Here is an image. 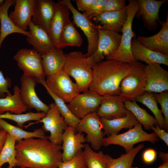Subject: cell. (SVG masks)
<instances>
[{
    "label": "cell",
    "mask_w": 168,
    "mask_h": 168,
    "mask_svg": "<svg viewBox=\"0 0 168 168\" xmlns=\"http://www.w3.org/2000/svg\"><path fill=\"white\" fill-rule=\"evenodd\" d=\"M16 166L20 168H58L62 161V146L48 138H30L16 142Z\"/></svg>",
    "instance_id": "1"
},
{
    "label": "cell",
    "mask_w": 168,
    "mask_h": 168,
    "mask_svg": "<svg viewBox=\"0 0 168 168\" xmlns=\"http://www.w3.org/2000/svg\"><path fill=\"white\" fill-rule=\"evenodd\" d=\"M92 79L89 90L101 96H118L123 78L130 72L129 63L113 59L102 61L92 67Z\"/></svg>",
    "instance_id": "2"
},
{
    "label": "cell",
    "mask_w": 168,
    "mask_h": 168,
    "mask_svg": "<svg viewBox=\"0 0 168 168\" xmlns=\"http://www.w3.org/2000/svg\"><path fill=\"white\" fill-rule=\"evenodd\" d=\"M63 70L75 80L79 91L89 90L92 79V66L85 54L80 51L65 54Z\"/></svg>",
    "instance_id": "3"
},
{
    "label": "cell",
    "mask_w": 168,
    "mask_h": 168,
    "mask_svg": "<svg viewBox=\"0 0 168 168\" xmlns=\"http://www.w3.org/2000/svg\"><path fill=\"white\" fill-rule=\"evenodd\" d=\"M131 69L120 85V96L124 101H135L145 92L146 84V65L138 61L129 63Z\"/></svg>",
    "instance_id": "4"
},
{
    "label": "cell",
    "mask_w": 168,
    "mask_h": 168,
    "mask_svg": "<svg viewBox=\"0 0 168 168\" xmlns=\"http://www.w3.org/2000/svg\"><path fill=\"white\" fill-rule=\"evenodd\" d=\"M126 6L127 18L122 28V34L120 46L115 53L105 58L106 59H113L128 63L136 61L131 53V43L135 36L132 30V23L139 5L137 0H129Z\"/></svg>",
    "instance_id": "5"
},
{
    "label": "cell",
    "mask_w": 168,
    "mask_h": 168,
    "mask_svg": "<svg viewBox=\"0 0 168 168\" xmlns=\"http://www.w3.org/2000/svg\"><path fill=\"white\" fill-rule=\"evenodd\" d=\"M159 140V138L154 132L147 133L142 129V124L139 123L124 133L105 137L103 145L105 147L112 144L120 145L124 148L127 153L131 151L134 145L137 143L148 141L154 144Z\"/></svg>",
    "instance_id": "6"
},
{
    "label": "cell",
    "mask_w": 168,
    "mask_h": 168,
    "mask_svg": "<svg viewBox=\"0 0 168 168\" xmlns=\"http://www.w3.org/2000/svg\"><path fill=\"white\" fill-rule=\"evenodd\" d=\"M46 77V80L41 81L53 94L65 103H69L80 93L76 84L72 82L63 69Z\"/></svg>",
    "instance_id": "7"
},
{
    "label": "cell",
    "mask_w": 168,
    "mask_h": 168,
    "mask_svg": "<svg viewBox=\"0 0 168 168\" xmlns=\"http://www.w3.org/2000/svg\"><path fill=\"white\" fill-rule=\"evenodd\" d=\"M49 106V110L44 117L39 121L30 123L25 127L26 128L32 124L42 123L41 128L44 131L50 133V135L48 136V140L55 144L61 145L63 133L68 126L55 103H51Z\"/></svg>",
    "instance_id": "8"
},
{
    "label": "cell",
    "mask_w": 168,
    "mask_h": 168,
    "mask_svg": "<svg viewBox=\"0 0 168 168\" xmlns=\"http://www.w3.org/2000/svg\"><path fill=\"white\" fill-rule=\"evenodd\" d=\"M61 1L67 5L72 14L74 24L81 29L86 37L88 44L87 52L85 54L88 58L91 57L96 51L99 41V34L96 26L84 13L77 10L70 0Z\"/></svg>",
    "instance_id": "9"
},
{
    "label": "cell",
    "mask_w": 168,
    "mask_h": 168,
    "mask_svg": "<svg viewBox=\"0 0 168 168\" xmlns=\"http://www.w3.org/2000/svg\"><path fill=\"white\" fill-rule=\"evenodd\" d=\"M19 68L25 75L45 81L41 55L34 50L26 48L19 49L13 56Z\"/></svg>",
    "instance_id": "10"
},
{
    "label": "cell",
    "mask_w": 168,
    "mask_h": 168,
    "mask_svg": "<svg viewBox=\"0 0 168 168\" xmlns=\"http://www.w3.org/2000/svg\"><path fill=\"white\" fill-rule=\"evenodd\" d=\"M99 34L97 49L88 58L91 65L103 61L105 58L111 55L117 51L120 46L122 35L118 32L102 29L96 26Z\"/></svg>",
    "instance_id": "11"
},
{
    "label": "cell",
    "mask_w": 168,
    "mask_h": 168,
    "mask_svg": "<svg viewBox=\"0 0 168 168\" xmlns=\"http://www.w3.org/2000/svg\"><path fill=\"white\" fill-rule=\"evenodd\" d=\"M102 129L100 117L96 112H94L81 119L75 130L78 133H86V142L91 143V147L93 150H98L103 145L106 135Z\"/></svg>",
    "instance_id": "12"
},
{
    "label": "cell",
    "mask_w": 168,
    "mask_h": 168,
    "mask_svg": "<svg viewBox=\"0 0 168 168\" xmlns=\"http://www.w3.org/2000/svg\"><path fill=\"white\" fill-rule=\"evenodd\" d=\"M101 98L102 96L89 90L77 95L67 105L72 114L81 119L90 114L97 112Z\"/></svg>",
    "instance_id": "13"
},
{
    "label": "cell",
    "mask_w": 168,
    "mask_h": 168,
    "mask_svg": "<svg viewBox=\"0 0 168 168\" xmlns=\"http://www.w3.org/2000/svg\"><path fill=\"white\" fill-rule=\"evenodd\" d=\"M38 83L35 77L23 74L20 79L21 99L27 110L35 109L37 112L46 113L49 110V106L40 99L35 91V88Z\"/></svg>",
    "instance_id": "14"
},
{
    "label": "cell",
    "mask_w": 168,
    "mask_h": 168,
    "mask_svg": "<svg viewBox=\"0 0 168 168\" xmlns=\"http://www.w3.org/2000/svg\"><path fill=\"white\" fill-rule=\"evenodd\" d=\"M145 72V91L159 93L168 91V72L160 64L153 63L146 65Z\"/></svg>",
    "instance_id": "15"
},
{
    "label": "cell",
    "mask_w": 168,
    "mask_h": 168,
    "mask_svg": "<svg viewBox=\"0 0 168 168\" xmlns=\"http://www.w3.org/2000/svg\"><path fill=\"white\" fill-rule=\"evenodd\" d=\"M139 8L135 16L142 18L144 26L150 30H155L160 21L159 16L160 9L166 0H137Z\"/></svg>",
    "instance_id": "16"
},
{
    "label": "cell",
    "mask_w": 168,
    "mask_h": 168,
    "mask_svg": "<svg viewBox=\"0 0 168 168\" xmlns=\"http://www.w3.org/2000/svg\"><path fill=\"white\" fill-rule=\"evenodd\" d=\"M128 111L120 96L105 95L102 96L96 113L100 118L111 119L124 117Z\"/></svg>",
    "instance_id": "17"
},
{
    "label": "cell",
    "mask_w": 168,
    "mask_h": 168,
    "mask_svg": "<svg viewBox=\"0 0 168 168\" xmlns=\"http://www.w3.org/2000/svg\"><path fill=\"white\" fill-rule=\"evenodd\" d=\"M75 131L72 127L68 126L63 133L62 146L63 161L71 160L84 147L85 138L82 133L75 134Z\"/></svg>",
    "instance_id": "18"
},
{
    "label": "cell",
    "mask_w": 168,
    "mask_h": 168,
    "mask_svg": "<svg viewBox=\"0 0 168 168\" xmlns=\"http://www.w3.org/2000/svg\"><path fill=\"white\" fill-rule=\"evenodd\" d=\"M54 14L50 23L48 34L57 47L63 30L70 20V11L61 0L54 2Z\"/></svg>",
    "instance_id": "19"
},
{
    "label": "cell",
    "mask_w": 168,
    "mask_h": 168,
    "mask_svg": "<svg viewBox=\"0 0 168 168\" xmlns=\"http://www.w3.org/2000/svg\"><path fill=\"white\" fill-rule=\"evenodd\" d=\"M35 0H15V8L9 17L14 24L21 30L26 31L31 22Z\"/></svg>",
    "instance_id": "20"
},
{
    "label": "cell",
    "mask_w": 168,
    "mask_h": 168,
    "mask_svg": "<svg viewBox=\"0 0 168 168\" xmlns=\"http://www.w3.org/2000/svg\"><path fill=\"white\" fill-rule=\"evenodd\" d=\"M160 31L149 36H139L136 39L145 47L152 50L168 55V13L166 21H159Z\"/></svg>",
    "instance_id": "21"
},
{
    "label": "cell",
    "mask_w": 168,
    "mask_h": 168,
    "mask_svg": "<svg viewBox=\"0 0 168 168\" xmlns=\"http://www.w3.org/2000/svg\"><path fill=\"white\" fill-rule=\"evenodd\" d=\"M54 1L35 0L31 22L48 33L49 26L54 12Z\"/></svg>",
    "instance_id": "22"
},
{
    "label": "cell",
    "mask_w": 168,
    "mask_h": 168,
    "mask_svg": "<svg viewBox=\"0 0 168 168\" xmlns=\"http://www.w3.org/2000/svg\"><path fill=\"white\" fill-rule=\"evenodd\" d=\"M127 6V5H126ZM126 6L120 10L104 12L94 16L92 19L97 23V26L102 29L121 31L122 27L127 18Z\"/></svg>",
    "instance_id": "23"
},
{
    "label": "cell",
    "mask_w": 168,
    "mask_h": 168,
    "mask_svg": "<svg viewBox=\"0 0 168 168\" xmlns=\"http://www.w3.org/2000/svg\"><path fill=\"white\" fill-rule=\"evenodd\" d=\"M28 28L31 33L30 36L27 37L28 43L32 45L33 49L43 55L57 48L48 33L41 28L30 22Z\"/></svg>",
    "instance_id": "24"
},
{
    "label": "cell",
    "mask_w": 168,
    "mask_h": 168,
    "mask_svg": "<svg viewBox=\"0 0 168 168\" xmlns=\"http://www.w3.org/2000/svg\"><path fill=\"white\" fill-rule=\"evenodd\" d=\"M131 51L133 58L136 61L144 62L147 65L156 63L168 66V55L149 49L136 39L132 40Z\"/></svg>",
    "instance_id": "25"
},
{
    "label": "cell",
    "mask_w": 168,
    "mask_h": 168,
    "mask_svg": "<svg viewBox=\"0 0 168 168\" xmlns=\"http://www.w3.org/2000/svg\"><path fill=\"white\" fill-rule=\"evenodd\" d=\"M15 4V0H6L0 6V49L2 42L8 35L14 33H18L29 37L30 31L20 29L15 26L9 17L8 11L10 7Z\"/></svg>",
    "instance_id": "26"
},
{
    "label": "cell",
    "mask_w": 168,
    "mask_h": 168,
    "mask_svg": "<svg viewBox=\"0 0 168 168\" xmlns=\"http://www.w3.org/2000/svg\"><path fill=\"white\" fill-rule=\"evenodd\" d=\"M100 120L107 137L118 134L123 128H132L139 123L134 115L129 110L124 117L111 119L100 118Z\"/></svg>",
    "instance_id": "27"
},
{
    "label": "cell",
    "mask_w": 168,
    "mask_h": 168,
    "mask_svg": "<svg viewBox=\"0 0 168 168\" xmlns=\"http://www.w3.org/2000/svg\"><path fill=\"white\" fill-rule=\"evenodd\" d=\"M43 68L46 76L54 74L63 69L66 60L62 49L56 48L41 55Z\"/></svg>",
    "instance_id": "28"
},
{
    "label": "cell",
    "mask_w": 168,
    "mask_h": 168,
    "mask_svg": "<svg viewBox=\"0 0 168 168\" xmlns=\"http://www.w3.org/2000/svg\"><path fill=\"white\" fill-rule=\"evenodd\" d=\"M13 94H7L4 98H0V114L6 112L19 114L26 111L27 109L23 104L20 97V87L15 85L13 89Z\"/></svg>",
    "instance_id": "29"
},
{
    "label": "cell",
    "mask_w": 168,
    "mask_h": 168,
    "mask_svg": "<svg viewBox=\"0 0 168 168\" xmlns=\"http://www.w3.org/2000/svg\"><path fill=\"white\" fill-rule=\"evenodd\" d=\"M83 155L87 168H108L113 158L102 151L98 152L94 150L88 143L84 144Z\"/></svg>",
    "instance_id": "30"
},
{
    "label": "cell",
    "mask_w": 168,
    "mask_h": 168,
    "mask_svg": "<svg viewBox=\"0 0 168 168\" xmlns=\"http://www.w3.org/2000/svg\"><path fill=\"white\" fill-rule=\"evenodd\" d=\"M83 42L82 38L76 29L74 24L70 20L63 28L57 48L62 49L66 47H80Z\"/></svg>",
    "instance_id": "31"
},
{
    "label": "cell",
    "mask_w": 168,
    "mask_h": 168,
    "mask_svg": "<svg viewBox=\"0 0 168 168\" xmlns=\"http://www.w3.org/2000/svg\"><path fill=\"white\" fill-rule=\"evenodd\" d=\"M0 128L5 130L16 140V142L30 138H48L42 128L36 129L32 132L25 131L17 126L12 125L0 119Z\"/></svg>",
    "instance_id": "32"
},
{
    "label": "cell",
    "mask_w": 168,
    "mask_h": 168,
    "mask_svg": "<svg viewBox=\"0 0 168 168\" xmlns=\"http://www.w3.org/2000/svg\"><path fill=\"white\" fill-rule=\"evenodd\" d=\"M126 109L134 115L138 122L142 125L146 130H150L154 126L158 125L156 119L141 107L135 101H124Z\"/></svg>",
    "instance_id": "33"
},
{
    "label": "cell",
    "mask_w": 168,
    "mask_h": 168,
    "mask_svg": "<svg viewBox=\"0 0 168 168\" xmlns=\"http://www.w3.org/2000/svg\"><path fill=\"white\" fill-rule=\"evenodd\" d=\"M38 82L42 85L46 90L48 93L52 98L54 103L61 115L63 117L64 121L68 126L72 127L75 130L77 126L81 119L75 117L67 105L62 100L53 94L41 81L37 80Z\"/></svg>",
    "instance_id": "34"
},
{
    "label": "cell",
    "mask_w": 168,
    "mask_h": 168,
    "mask_svg": "<svg viewBox=\"0 0 168 168\" xmlns=\"http://www.w3.org/2000/svg\"><path fill=\"white\" fill-rule=\"evenodd\" d=\"M16 142L15 138L7 133L4 146L0 153V168L6 163L9 165L7 168H14L16 166Z\"/></svg>",
    "instance_id": "35"
},
{
    "label": "cell",
    "mask_w": 168,
    "mask_h": 168,
    "mask_svg": "<svg viewBox=\"0 0 168 168\" xmlns=\"http://www.w3.org/2000/svg\"><path fill=\"white\" fill-rule=\"evenodd\" d=\"M135 101L141 103L147 107L154 115L159 127L164 129V118L161 110L158 108L154 93L145 91L142 95L137 97Z\"/></svg>",
    "instance_id": "36"
},
{
    "label": "cell",
    "mask_w": 168,
    "mask_h": 168,
    "mask_svg": "<svg viewBox=\"0 0 168 168\" xmlns=\"http://www.w3.org/2000/svg\"><path fill=\"white\" fill-rule=\"evenodd\" d=\"M46 114V113L44 112H29L24 114H16L7 112L0 114V119L12 120L16 123L17 127L22 128L25 123L32 120L39 121L44 117Z\"/></svg>",
    "instance_id": "37"
},
{
    "label": "cell",
    "mask_w": 168,
    "mask_h": 168,
    "mask_svg": "<svg viewBox=\"0 0 168 168\" xmlns=\"http://www.w3.org/2000/svg\"><path fill=\"white\" fill-rule=\"evenodd\" d=\"M144 147V144H140L129 152L121 155L119 157L113 158L108 168H131L136 156Z\"/></svg>",
    "instance_id": "38"
},
{
    "label": "cell",
    "mask_w": 168,
    "mask_h": 168,
    "mask_svg": "<svg viewBox=\"0 0 168 168\" xmlns=\"http://www.w3.org/2000/svg\"><path fill=\"white\" fill-rule=\"evenodd\" d=\"M155 99L159 103L161 111L163 115L165 125L164 130H168V91H165L159 93H154Z\"/></svg>",
    "instance_id": "39"
},
{
    "label": "cell",
    "mask_w": 168,
    "mask_h": 168,
    "mask_svg": "<svg viewBox=\"0 0 168 168\" xmlns=\"http://www.w3.org/2000/svg\"><path fill=\"white\" fill-rule=\"evenodd\" d=\"M58 168H87L83 151H79L69 161H62L59 164Z\"/></svg>",
    "instance_id": "40"
},
{
    "label": "cell",
    "mask_w": 168,
    "mask_h": 168,
    "mask_svg": "<svg viewBox=\"0 0 168 168\" xmlns=\"http://www.w3.org/2000/svg\"><path fill=\"white\" fill-rule=\"evenodd\" d=\"M107 0H96L84 14L89 19L104 12V9Z\"/></svg>",
    "instance_id": "41"
},
{
    "label": "cell",
    "mask_w": 168,
    "mask_h": 168,
    "mask_svg": "<svg viewBox=\"0 0 168 168\" xmlns=\"http://www.w3.org/2000/svg\"><path fill=\"white\" fill-rule=\"evenodd\" d=\"M126 6L125 0H107L104 12L119 11Z\"/></svg>",
    "instance_id": "42"
},
{
    "label": "cell",
    "mask_w": 168,
    "mask_h": 168,
    "mask_svg": "<svg viewBox=\"0 0 168 168\" xmlns=\"http://www.w3.org/2000/svg\"><path fill=\"white\" fill-rule=\"evenodd\" d=\"M12 81L8 77H5L1 71H0V98L5 97V94L10 93L9 90L12 85Z\"/></svg>",
    "instance_id": "43"
},
{
    "label": "cell",
    "mask_w": 168,
    "mask_h": 168,
    "mask_svg": "<svg viewBox=\"0 0 168 168\" xmlns=\"http://www.w3.org/2000/svg\"><path fill=\"white\" fill-rule=\"evenodd\" d=\"M156 156V152L155 150L148 149L146 150L143 154V160L145 163H151L155 161Z\"/></svg>",
    "instance_id": "44"
},
{
    "label": "cell",
    "mask_w": 168,
    "mask_h": 168,
    "mask_svg": "<svg viewBox=\"0 0 168 168\" xmlns=\"http://www.w3.org/2000/svg\"><path fill=\"white\" fill-rule=\"evenodd\" d=\"M96 0H77L76 4L79 11L85 12Z\"/></svg>",
    "instance_id": "45"
},
{
    "label": "cell",
    "mask_w": 168,
    "mask_h": 168,
    "mask_svg": "<svg viewBox=\"0 0 168 168\" xmlns=\"http://www.w3.org/2000/svg\"><path fill=\"white\" fill-rule=\"evenodd\" d=\"M151 129L153 130L159 138L162 140L168 146V133L164 129L161 128L158 125L152 127Z\"/></svg>",
    "instance_id": "46"
},
{
    "label": "cell",
    "mask_w": 168,
    "mask_h": 168,
    "mask_svg": "<svg viewBox=\"0 0 168 168\" xmlns=\"http://www.w3.org/2000/svg\"><path fill=\"white\" fill-rule=\"evenodd\" d=\"M7 133L4 130L0 128V153L5 142Z\"/></svg>",
    "instance_id": "47"
},
{
    "label": "cell",
    "mask_w": 168,
    "mask_h": 168,
    "mask_svg": "<svg viewBox=\"0 0 168 168\" xmlns=\"http://www.w3.org/2000/svg\"><path fill=\"white\" fill-rule=\"evenodd\" d=\"M159 156L163 162L168 161V153L160 152L159 153Z\"/></svg>",
    "instance_id": "48"
},
{
    "label": "cell",
    "mask_w": 168,
    "mask_h": 168,
    "mask_svg": "<svg viewBox=\"0 0 168 168\" xmlns=\"http://www.w3.org/2000/svg\"><path fill=\"white\" fill-rule=\"evenodd\" d=\"M156 168H168V161L163 162L161 165Z\"/></svg>",
    "instance_id": "49"
},
{
    "label": "cell",
    "mask_w": 168,
    "mask_h": 168,
    "mask_svg": "<svg viewBox=\"0 0 168 168\" xmlns=\"http://www.w3.org/2000/svg\"><path fill=\"white\" fill-rule=\"evenodd\" d=\"M4 1L3 0H0V6H2L4 3Z\"/></svg>",
    "instance_id": "50"
},
{
    "label": "cell",
    "mask_w": 168,
    "mask_h": 168,
    "mask_svg": "<svg viewBox=\"0 0 168 168\" xmlns=\"http://www.w3.org/2000/svg\"><path fill=\"white\" fill-rule=\"evenodd\" d=\"M131 168H139V167H133L132 166Z\"/></svg>",
    "instance_id": "51"
},
{
    "label": "cell",
    "mask_w": 168,
    "mask_h": 168,
    "mask_svg": "<svg viewBox=\"0 0 168 168\" xmlns=\"http://www.w3.org/2000/svg\"></svg>",
    "instance_id": "52"
},
{
    "label": "cell",
    "mask_w": 168,
    "mask_h": 168,
    "mask_svg": "<svg viewBox=\"0 0 168 168\" xmlns=\"http://www.w3.org/2000/svg\"></svg>",
    "instance_id": "53"
},
{
    "label": "cell",
    "mask_w": 168,
    "mask_h": 168,
    "mask_svg": "<svg viewBox=\"0 0 168 168\" xmlns=\"http://www.w3.org/2000/svg\"></svg>",
    "instance_id": "54"
}]
</instances>
